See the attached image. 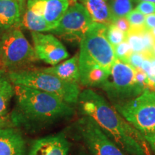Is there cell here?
Returning a JSON list of instances; mask_svg holds the SVG:
<instances>
[{"mask_svg": "<svg viewBox=\"0 0 155 155\" xmlns=\"http://www.w3.org/2000/svg\"><path fill=\"white\" fill-rule=\"evenodd\" d=\"M77 104L81 115L94 120L125 154L150 155L144 135L126 121L101 95L90 88L83 90Z\"/></svg>", "mask_w": 155, "mask_h": 155, "instance_id": "cell-1", "label": "cell"}, {"mask_svg": "<svg viewBox=\"0 0 155 155\" xmlns=\"http://www.w3.org/2000/svg\"><path fill=\"white\" fill-rule=\"evenodd\" d=\"M15 105L9 114L15 127L35 132L71 118L73 107L55 95L15 85Z\"/></svg>", "mask_w": 155, "mask_h": 155, "instance_id": "cell-2", "label": "cell"}, {"mask_svg": "<svg viewBox=\"0 0 155 155\" xmlns=\"http://www.w3.org/2000/svg\"><path fill=\"white\" fill-rule=\"evenodd\" d=\"M14 85H19L55 95L70 105L77 104L81 91L75 82L64 81L42 70L21 69L8 71Z\"/></svg>", "mask_w": 155, "mask_h": 155, "instance_id": "cell-3", "label": "cell"}, {"mask_svg": "<svg viewBox=\"0 0 155 155\" xmlns=\"http://www.w3.org/2000/svg\"><path fill=\"white\" fill-rule=\"evenodd\" d=\"M38 60L34 48L20 28L14 27L5 31L0 43L2 68L9 71L25 69Z\"/></svg>", "mask_w": 155, "mask_h": 155, "instance_id": "cell-4", "label": "cell"}, {"mask_svg": "<svg viewBox=\"0 0 155 155\" xmlns=\"http://www.w3.org/2000/svg\"><path fill=\"white\" fill-rule=\"evenodd\" d=\"M101 88L107 94L113 106L133 99L144 91L136 81L135 69L118 59H116L107 80Z\"/></svg>", "mask_w": 155, "mask_h": 155, "instance_id": "cell-5", "label": "cell"}, {"mask_svg": "<svg viewBox=\"0 0 155 155\" xmlns=\"http://www.w3.org/2000/svg\"><path fill=\"white\" fill-rule=\"evenodd\" d=\"M113 106L142 134L155 133V91L145 89L133 99Z\"/></svg>", "mask_w": 155, "mask_h": 155, "instance_id": "cell-6", "label": "cell"}, {"mask_svg": "<svg viewBox=\"0 0 155 155\" xmlns=\"http://www.w3.org/2000/svg\"><path fill=\"white\" fill-rule=\"evenodd\" d=\"M106 25L94 22L80 42L78 55L110 73L116 61L114 47L106 37Z\"/></svg>", "mask_w": 155, "mask_h": 155, "instance_id": "cell-7", "label": "cell"}, {"mask_svg": "<svg viewBox=\"0 0 155 155\" xmlns=\"http://www.w3.org/2000/svg\"><path fill=\"white\" fill-rule=\"evenodd\" d=\"M77 132L93 155H126L106 136L94 120L82 116L78 120Z\"/></svg>", "mask_w": 155, "mask_h": 155, "instance_id": "cell-8", "label": "cell"}, {"mask_svg": "<svg viewBox=\"0 0 155 155\" xmlns=\"http://www.w3.org/2000/svg\"><path fill=\"white\" fill-rule=\"evenodd\" d=\"M91 17L82 4L70 5L58 26L51 33L68 40H81L93 25Z\"/></svg>", "mask_w": 155, "mask_h": 155, "instance_id": "cell-9", "label": "cell"}, {"mask_svg": "<svg viewBox=\"0 0 155 155\" xmlns=\"http://www.w3.org/2000/svg\"><path fill=\"white\" fill-rule=\"evenodd\" d=\"M31 36L38 60L53 66L69 57L66 48L53 34L31 32Z\"/></svg>", "mask_w": 155, "mask_h": 155, "instance_id": "cell-10", "label": "cell"}, {"mask_svg": "<svg viewBox=\"0 0 155 155\" xmlns=\"http://www.w3.org/2000/svg\"><path fill=\"white\" fill-rule=\"evenodd\" d=\"M70 143L64 133L50 135L32 141L28 155H68Z\"/></svg>", "mask_w": 155, "mask_h": 155, "instance_id": "cell-11", "label": "cell"}, {"mask_svg": "<svg viewBox=\"0 0 155 155\" xmlns=\"http://www.w3.org/2000/svg\"><path fill=\"white\" fill-rule=\"evenodd\" d=\"M26 150V141L18 129H0V155H25Z\"/></svg>", "mask_w": 155, "mask_h": 155, "instance_id": "cell-12", "label": "cell"}, {"mask_svg": "<svg viewBox=\"0 0 155 155\" xmlns=\"http://www.w3.org/2000/svg\"><path fill=\"white\" fill-rule=\"evenodd\" d=\"M80 82L83 86L91 87H101L107 80L110 73L102 68L99 65L89 61L86 58L78 55Z\"/></svg>", "mask_w": 155, "mask_h": 155, "instance_id": "cell-13", "label": "cell"}, {"mask_svg": "<svg viewBox=\"0 0 155 155\" xmlns=\"http://www.w3.org/2000/svg\"><path fill=\"white\" fill-rule=\"evenodd\" d=\"M127 41L132 50L133 53H142L150 56L152 48L155 43V39L150 31L144 28L131 29L127 34Z\"/></svg>", "mask_w": 155, "mask_h": 155, "instance_id": "cell-14", "label": "cell"}, {"mask_svg": "<svg viewBox=\"0 0 155 155\" xmlns=\"http://www.w3.org/2000/svg\"><path fill=\"white\" fill-rule=\"evenodd\" d=\"M22 12L17 0H0V28L7 30L18 27Z\"/></svg>", "mask_w": 155, "mask_h": 155, "instance_id": "cell-15", "label": "cell"}, {"mask_svg": "<svg viewBox=\"0 0 155 155\" xmlns=\"http://www.w3.org/2000/svg\"><path fill=\"white\" fill-rule=\"evenodd\" d=\"M40 70L70 82L78 83L80 80L78 55H75L73 58L56 65L44 68Z\"/></svg>", "mask_w": 155, "mask_h": 155, "instance_id": "cell-16", "label": "cell"}, {"mask_svg": "<svg viewBox=\"0 0 155 155\" xmlns=\"http://www.w3.org/2000/svg\"><path fill=\"white\" fill-rule=\"evenodd\" d=\"M91 17L93 22L108 25L113 22L109 6L105 0H78Z\"/></svg>", "mask_w": 155, "mask_h": 155, "instance_id": "cell-17", "label": "cell"}, {"mask_svg": "<svg viewBox=\"0 0 155 155\" xmlns=\"http://www.w3.org/2000/svg\"><path fill=\"white\" fill-rule=\"evenodd\" d=\"M15 94V85L9 78L8 72L0 69V119H10L9 104Z\"/></svg>", "mask_w": 155, "mask_h": 155, "instance_id": "cell-18", "label": "cell"}, {"mask_svg": "<svg viewBox=\"0 0 155 155\" xmlns=\"http://www.w3.org/2000/svg\"><path fill=\"white\" fill-rule=\"evenodd\" d=\"M70 7L68 0H44L43 17L55 29Z\"/></svg>", "mask_w": 155, "mask_h": 155, "instance_id": "cell-19", "label": "cell"}, {"mask_svg": "<svg viewBox=\"0 0 155 155\" xmlns=\"http://www.w3.org/2000/svg\"><path fill=\"white\" fill-rule=\"evenodd\" d=\"M19 28H25L31 32H51L53 28L46 22L44 17L35 15L32 11L25 7L22 12Z\"/></svg>", "mask_w": 155, "mask_h": 155, "instance_id": "cell-20", "label": "cell"}, {"mask_svg": "<svg viewBox=\"0 0 155 155\" xmlns=\"http://www.w3.org/2000/svg\"><path fill=\"white\" fill-rule=\"evenodd\" d=\"M134 0H109L110 10H111L113 22L114 19L119 17H127L133 9Z\"/></svg>", "mask_w": 155, "mask_h": 155, "instance_id": "cell-21", "label": "cell"}, {"mask_svg": "<svg viewBox=\"0 0 155 155\" xmlns=\"http://www.w3.org/2000/svg\"><path fill=\"white\" fill-rule=\"evenodd\" d=\"M105 34L106 38L112 46L121 43L126 41L127 39V34L118 29L113 23L106 25Z\"/></svg>", "mask_w": 155, "mask_h": 155, "instance_id": "cell-22", "label": "cell"}, {"mask_svg": "<svg viewBox=\"0 0 155 155\" xmlns=\"http://www.w3.org/2000/svg\"><path fill=\"white\" fill-rule=\"evenodd\" d=\"M141 69L149 78L152 90L155 91V58L151 55L147 56L143 62Z\"/></svg>", "mask_w": 155, "mask_h": 155, "instance_id": "cell-23", "label": "cell"}, {"mask_svg": "<svg viewBox=\"0 0 155 155\" xmlns=\"http://www.w3.org/2000/svg\"><path fill=\"white\" fill-rule=\"evenodd\" d=\"M113 47L116 59L127 63L128 58L133 53L132 50H131L130 45L127 41L121 42V43L116 45Z\"/></svg>", "mask_w": 155, "mask_h": 155, "instance_id": "cell-24", "label": "cell"}, {"mask_svg": "<svg viewBox=\"0 0 155 155\" xmlns=\"http://www.w3.org/2000/svg\"><path fill=\"white\" fill-rule=\"evenodd\" d=\"M129 21L131 29H139L144 28L145 16L137 9H132L126 17Z\"/></svg>", "mask_w": 155, "mask_h": 155, "instance_id": "cell-25", "label": "cell"}, {"mask_svg": "<svg viewBox=\"0 0 155 155\" xmlns=\"http://www.w3.org/2000/svg\"><path fill=\"white\" fill-rule=\"evenodd\" d=\"M146 57L147 55L144 54L133 53L128 58L127 63L131 65L134 69L141 68L143 62H144Z\"/></svg>", "mask_w": 155, "mask_h": 155, "instance_id": "cell-26", "label": "cell"}, {"mask_svg": "<svg viewBox=\"0 0 155 155\" xmlns=\"http://www.w3.org/2000/svg\"><path fill=\"white\" fill-rule=\"evenodd\" d=\"M135 9L147 16L155 13V4L150 2H140Z\"/></svg>", "mask_w": 155, "mask_h": 155, "instance_id": "cell-27", "label": "cell"}, {"mask_svg": "<svg viewBox=\"0 0 155 155\" xmlns=\"http://www.w3.org/2000/svg\"><path fill=\"white\" fill-rule=\"evenodd\" d=\"M112 23L118 29H119L122 32H124L125 34H127L129 32V31L130 30V25H129V21H128V19L126 17H119V18L114 19V22Z\"/></svg>", "mask_w": 155, "mask_h": 155, "instance_id": "cell-28", "label": "cell"}, {"mask_svg": "<svg viewBox=\"0 0 155 155\" xmlns=\"http://www.w3.org/2000/svg\"><path fill=\"white\" fill-rule=\"evenodd\" d=\"M144 26L145 30L150 31V32L155 28V13L147 15L146 17H145Z\"/></svg>", "mask_w": 155, "mask_h": 155, "instance_id": "cell-29", "label": "cell"}, {"mask_svg": "<svg viewBox=\"0 0 155 155\" xmlns=\"http://www.w3.org/2000/svg\"><path fill=\"white\" fill-rule=\"evenodd\" d=\"M145 140L147 141V144L151 148L153 152L155 153V133L147 134H143Z\"/></svg>", "mask_w": 155, "mask_h": 155, "instance_id": "cell-30", "label": "cell"}, {"mask_svg": "<svg viewBox=\"0 0 155 155\" xmlns=\"http://www.w3.org/2000/svg\"><path fill=\"white\" fill-rule=\"evenodd\" d=\"M7 127H15L10 119H0V129Z\"/></svg>", "mask_w": 155, "mask_h": 155, "instance_id": "cell-31", "label": "cell"}, {"mask_svg": "<svg viewBox=\"0 0 155 155\" xmlns=\"http://www.w3.org/2000/svg\"><path fill=\"white\" fill-rule=\"evenodd\" d=\"M17 1H18V2L19 3V5H20L21 8H22V11L24 12L25 9V7H26L27 1H28V0H17Z\"/></svg>", "mask_w": 155, "mask_h": 155, "instance_id": "cell-32", "label": "cell"}, {"mask_svg": "<svg viewBox=\"0 0 155 155\" xmlns=\"http://www.w3.org/2000/svg\"><path fill=\"white\" fill-rule=\"evenodd\" d=\"M151 56H152L153 58H155V43L154 45V46H153L152 48V52H151Z\"/></svg>", "mask_w": 155, "mask_h": 155, "instance_id": "cell-33", "label": "cell"}, {"mask_svg": "<svg viewBox=\"0 0 155 155\" xmlns=\"http://www.w3.org/2000/svg\"><path fill=\"white\" fill-rule=\"evenodd\" d=\"M5 30H4L0 28V43H1V40H2V36H3V34L4 32H5Z\"/></svg>", "mask_w": 155, "mask_h": 155, "instance_id": "cell-34", "label": "cell"}, {"mask_svg": "<svg viewBox=\"0 0 155 155\" xmlns=\"http://www.w3.org/2000/svg\"><path fill=\"white\" fill-rule=\"evenodd\" d=\"M134 1H137V2H152V3H154L155 4V0H134Z\"/></svg>", "mask_w": 155, "mask_h": 155, "instance_id": "cell-35", "label": "cell"}, {"mask_svg": "<svg viewBox=\"0 0 155 155\" xmlns=\"http://www.w3.org/2000/svg\"><path fill=\"white\" fill-rule=\"evenodd\" d=\"M68 1H69L70 5H74L75 3H76L77 2H78V0H68Z\"/></svg>", "mask_w": 155, "mask_h": 155, "instance_id": "cell-36", "label": "cell"}, {"mask_svg": "<svg viewBox=\"0 0 155 155\" xmlns=\"http://www.w3.org/2000/svg\"><path fill=\"white\" fill-rule=\"evenodd\" d=\"M150 32H151V34L152 35V36L154 37V38L155 39V28L153 29L152 30H151V31H150Z\"/></svg>", "mask_w": 155, "mask_h": 155, "instance_id": "cell-37", "label": "cell"}, {"mask_svg": "<svg viewBox=\"0 0 155 155\" xmlns=\"http://www.w3.org/2000/svg\"><path fill=\"white\" fill-rule=\"evenodd\" d=\"M0 69H2V65H1V63H0Z\"/></svg>", "mask_w": 155, "mask_h": 155, "instance_id": "cell-38", "label": "cell"}, {"mask_svg": "<svg viewBox=\"0 0 155 155\" xmlns=\"http://www.w3.org/2000/svg\"><path fill=\"white\" fill-rule=\"evenodd\" d=\"M89 155H93V154H89Z\"/></svg>", "mask_w": 155, "mask_h": 155, "instance_id": "cell-39", "label": "cell"}, {"mask_svg": "<svg viewBox=\"0 0 155 155\" xmlns=\"http://www.w3.org/2000/svg\"><path fill=\"white\" fill-rule=\"evenodd\" d=\"M105 1H107V0H105Z\"/></svg>", "mask_w": 155, "mask_h": 155, "instance_id": "cell-40", "label": "cell"}]
</instances>
